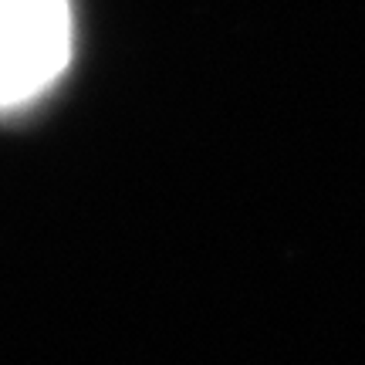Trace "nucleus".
<instances>
[{
    "mask_svg": "<svg viewBox=\"0 0 365 365\" xmlns=\"http://www.w3.org/2000/svg\"><path fill=\"white\" fill-rule=\"evenodd\" d=\"M71 51L68 0H0V105L51 85Z\"/></svg>",
    "mask_w": 365,
    "mask_h": 365,
    "instance_id": "obj_1",
    "label": "nucleus"
}]
</instances>
